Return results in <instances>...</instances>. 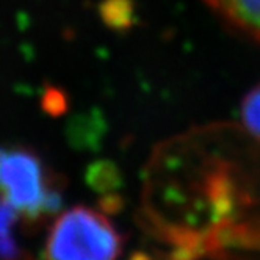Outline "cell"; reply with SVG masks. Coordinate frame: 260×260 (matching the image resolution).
I'll list each match as a JSON object with an SVG mask.
<instances>
[{"instance_id": "1", "label": "cell", "mask_w": 260, "mask_h": 260, "mask_svg": "<svg viewBox=\"0 0 260 260\" xmlns=\"http://www.w3.org/2000/svg\"><path fill=\"white\" fill-rule=\"evenodd\" d=\"M0 198L28 219L50 215L61 204L60 191L43 160L21 146L0 147Z\"/></svg>"}, {"instance_id": "3", "label": "cell", "mask_w": 260, "mask_h": 260, "mask_svg": "<svg viewBox=\"0 0 260 260\" xmlns=\"http://www.w3.org/2000/svg\"><path fill=\"white\" fill-rule=\"evenodd\" d=\"M232 30L260 41V0H202Z\"/></svg>"}, {"instance_id": "6", "label": "cell", "mask_w": 260, "mask_h": 260, "mask_svg": "<svg viewBox=\"0 0 260 260\" xmlns=\"http://www.w3.org/2000/svg\"><path fill=\"white\" fill-rule=\"evenodd\" d=\"M241 121L249 132L260 140V85L252 88L241 102Z\"/></svg>"}, {"instance_id": "5", "label": "cell", "mask_w": 260, "mask_h": 260, "mask_svg": "<svg viewBox=\"0 0 260 260\" xmlns=\"http://www.w3.org/2000/svg\"><path fill=\"white\" fill-rule=\"evenodd\" d=\"M102 19L115 30H125L134 21L132 0H104L101 7Z\"/></svg>"}, {"instance_id": "4", "label": "cell", "mask_w": 260, "mask_h": 260, "mask_svg": "<svg viewBox=\"0 0 260 260\" xmlns=\"http://www.w3.org/2000/svg\"><path fill=\"white\" fill-rule=\"evenodd\" d=\"M21 213L0 198V260H30L14 237V226Z\"/></svg>"}, {"instance_id": "2", "label": "cell", "mask_w": 260, "mask_h": 260, "mask_svg": "<svg viewBox=\"0 0 260 260\" xmlns=\"http://www.w3.org/2000/svg\"><path fill=\"white\" fill-rule=\"evenodd\" d=\"M122 240L99 212L74 207L57 218L46 243L47 260H116Z\"/></svg>"}]
</instances>
